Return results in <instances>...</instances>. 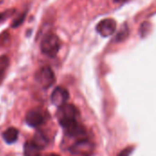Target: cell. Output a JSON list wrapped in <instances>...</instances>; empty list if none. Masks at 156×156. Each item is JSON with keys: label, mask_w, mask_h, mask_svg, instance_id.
<instances>
[{"label": "cell", "mask_w": 156, "mask_h": 156, "mask_svg": "<svg viewBox=\"0 0 156 156\" xmlns=\"http://www.w3.org/2000/svg\"><path fill=\"white\" fill-rule=\"evenodd\" d=\"M80 116L78 109L72 104H65L62 107L58 108L57 112V118L58 120L59 124L63 127L78 122V118Z\"/></svg>", "instance_id": "6da1fadb"}, {"label": "cell", "mask_w": 156, "mask_h": 156, "mask_svg": "<svg viewBox=\"0 0 156 156\" xmlns=\"http://www.w3.org/2000/svg\"><path fill=\"white\" fill-rule=\"evenodd\" d=\"M60 48V41L58 36H56L53 33H49L46 35L41 43H40V48L43 54H45L48 57L54 58Z\"/></svg>", "instance_id": "7a4b0ae2"}, {"label": "cell", "mask_w": 156, "mask_h": 156, "mask_svg": "<svg viewBox=\"0 0 156 156\" xmlns=\"http://www.w3.org/2000/svg\"><path fill=\"white\" fill-rule=\"evenodd\" d=\"M69 151L70 156H91L94 151V144L86 138L76 141Z\"/></svg>", "instance_id": "3957f363"}, {"label": "cell", "mask_w": 156, "mask_h": 156, "mask_svg": "<svg viewBox=\"0 0 156 156\" xmlns=\"http://www.w3.org/2000/svg\"><path fill=\"white\" fill-rule=\"evenodd\" d=\"M36 80L42 88L48 89L55 82V75L53 70L48 66L42 67L36 73Z\"/></svg>", "instance_id": "277c9868"}, {"label": "cell", "mask_w": 156, "mask_h": 156, "mask_svg": "<svg viewBox=\"0 0 156 156\" xmlns=\"http://www.w3.org/2000/svg\"><path fill=\"white\" fill-rule=\"evenodd\" d=\"M64 133L67 136L70 138L76 139V141L86 139L87 138V133L82 124H80L79 122H72L65 127H63Z\"/></svg>", "instance_id": "5b68a950"}, {"label": "cell", "mask_w": 156, "mask_h": 156, "mask_svg": "<svg viewBox=\"0 0 156 156\" xmlns=\"http://www.w3.org/2000/svg\"><path fill=\"white\" fill-rule=\"evenodd\" d=\"M45 113L37 108L29 110L26 114V122L30 127L37 128L41 126L45 122Z\"/></svg>", "instance_id": "8992f818"}, {"label": "cell", "mask_w": 156, "mask_h": 156, "mask_svg": "<svg viewBox=\"0 0 156 156\" xmlns=\"http://www.w3.org/2000/svg\"><path fill=\"white\" fill-rule=\"evenodd\" d=\"M116 27H117V24H116L114 19H112V18H106V19L101 20L97 25L96 29H97V32L101 36H102L104 37H107L112 36L115 32Z\"/></svg>", "instance_id": "52a82bcc"}, {"label": "cell", "mask_w": 156, "mask_h": 156, "mask_svg": "<svg viewBox=\"0 0 156 156\" xmlns=\"http://www.w3.org/2000/svg\"><path fill=\"white\" fill-rule=\"evenodd\" d=\"M69 94L68 90L63 87H57L54 89V90L51 93V102L58 108L62 107L63 105L67 104V101L69 100Z\"/></svg>", "instance_id": "ba28073f"}, {"label": "cell", "mask_w": 156, "mask_h": 156, "mask_svg": "<svg viewBox=\"0 0 156 156\" xmlns=\"http://www.w3.org/2000/svg\"><path fill=\"white\" fill-rule=\"evenodd\" d=\"M18 134H19V132L16 128L10 127L3 133L2 137L7 144H12L16 143V140L18 139Z\"/></svg>", "instance_id": "9c48e42d"}, {"label": "cell", "mask_w": 156, "mask_h": 156, "mask_svg": "<svg viewBox=\"0 0 156 156\" xmlns=\"http://www.w3.org/2000/svg\"><path fill=\"white\" fill-rule=\"evenodd\" d=\"M41 149L33 142H27L24 144V155L25 156H40Z\"/></svg>", "instance_id": "30bf717a"}, {"label": "cell", "mask_w": 156, "mask_h": 156, "mask_svg": "<svg viewBox=\"0 0 156 156\" xmlns=\"http://www.w3.org/2000/svg\"><path fill=\"white\" fill-rule=\"evenodd\" d=\"M33 142L40 148V149H43L45 148L48 144V138L46 137L45 134H43L41 132H37L34 135V138H33Z\"/></svg>", "instance_id": "8fae6325"}, {"label": "cell", "mask_w": 156, "mask_h": 156, "mask_svg": "<svg viewBox=\"0 0 156 156\" xmlns=\"http://www.w3.org/2000/svg\"><path fill=\"white\" fill-rule=\"evenodd\" d=\"M9 65V58L7 56H1L0 57V78L4 75L6 69Z\"/></svg>", "instance_id": "7c38bea8"}, {"label": "cell", "mask_w": 156, "mask_h": 156, "mask_svg": "<svg viewBox=\"0 0 156 156\" xmlns=\"http://www.w3.org/2000/svg\"><path fill=\"white\" fill-rule=\"evenodd\" d=\"M14 13H15V9H8L6 11L0 13V23H2L4 20H5L9 16H11Z\"/></svg>", "instance_id": "4fadbf2b"}, {"label": "cell", "mask_w": 156, "mask_h": 156, "mask_svg": "<svg viewBox=\"0 0 156 156\" xmlns=\"http://www.w3.org/2000/svg\"><path fill=\"white\" fill-rule=\"evenodd\" d=\"M126 37H128V27H122V31L119 32L118 35H117V39L118 40H122Z\"/></svg>", "instance_id": "5bb4252c"}, {"label": "cell", "mask_w": 156, "mask_h": 156, "mask_svg": "<svg viewBox=\"0 0 156 156\" xmlns=\"http://www.w3.org/2000/svg\"><path fill=\"white\" fill-rule=\"evenodd\" d=\"M133 152V148L132 147H129V148H125L124 150H122L118 156H130L131 154Z\"/></svg>", "instance_id": "9a60e30c"}, {"label": "cell", "mask_w": 156, "mask_h": 156, "mask_svg": "<svg viewBox=\"0 0 156 156\" xmlns=\"http://www.w3.org/2000/svg\"><path fill=\"white\" fill-rule=\"evenodd\" d=\"M46 156H59L58 154H48V155Z\"/></svg>", "instance_id": "2e32d148"}, {"label": "cell", "mask_w": 156, "mask_h": 156, "mask_svg": "<svg viewBox=\"0 0 156 156\" xmlns=\"http://www.w3.org/2000/svg\"><path fill=\"white\" fill-rule=\"evenodd\" d=\"M115 2H122V1H125V0H113Z\"/></svg>", "instance_id": "e0dca14e"}, {"label": "cell", "mask_w": 156, "mask_h": 156, "mask_svg": "<svg viewBox=\"0 0 156 156\" xmlns=\"http://www.w3.org/2000/svg\"><path fill=\"white\" fill-rule=\"evenodd\" d=\"M0 2H1V1H0Z\"/></svg>", "instance_id": "ac0fdd59"}]
</instances>
